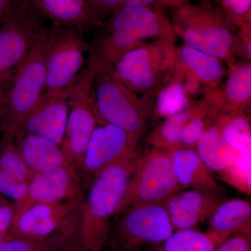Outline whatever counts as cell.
Masks as SVG:
<instances>
[{
    "instance_id": "cell-29",
    "label": "cell",
    "mask_w": 251,
    "mask_h": 251,
    "mask_svg": "<svg viewBox=\"0 0 251 251\" xmlns=\"http://www.w3.org/2000/svg\"><path fill=\"white\" fill-rule=\"evenodd\" d=\"M251 152H237L232 163L219 174L227 184L249 196L251 194Z\"/></svg>"
},
{
    "instance_id": "cell-6",
    "label": "cell",
    "mask_w": 251,
    "mask_h": 251,
    "mask_svg": "<svg viewBox=\"0 0 251 251\" xmlns=\"http://www.w3.org/2000/svg\"><path fill=\"white\" fill-rule=\"evenodd\" d=\"M94 103L100 124H110L141 139L152 113L154 97L132 92L108 72L94 77Z\"/></svg>"
},
{
    "instance_id": "cell-16",
    "label": "cell",
    "mask_w": 251,
    "mask_h": 251,
    "mask_svg": "<svg viewBox=\"0 0 251 251\" xmlns=\"http://www.w3.org/2000/svg\"><path fill=\"white\" fill-rule=\"evenodd\" d=\"M68 115L67 89L55 97H49L43 94L39 103L14 140L26 134L36 135L61 146L65 134Z\"/></svg>"
},
{
    "instance_id": "cell-7",
    "label": "cell",
    "mask_w": 251,
    "mask_h": 251,
    "mask_svg": "<svg viewBox=\"0 0 251 251\" xmlns=\"http://www.w3.org/2000/svg\"><path fill=\"white\" fill-rule=\"evenodd\" d=\"M95 74L86 66L67 87L69 115L61 148L76 171L83 169L87 145L100 124L94 103Z\"/></svg>"
},
{
    "instance_id": "cell-30",
    "label": "cell",
    "mask_w": 251,
    "mask_h": 251,
    "mask_svg": "<svg viewBox=\"0 0 251 251\" xmlns=\"http://www.w3.org/2000/svg\"><path fill=\"white\" fill-rule=\"evenodd\" d=\"M236 29L251 23V0H210Z\"/></svg>"
},
{
    "instance_id": "cell-2",
    "label": "cell",
    "mask_w": 251,
    "mask_h": 251,
    "mask_svg": "<svg viewBox=\"0 0 251 251\" xmlns=\"http://www.w3.org/2000/svg\"><path fill=\"white\" fill-rule=\"evenodd\" d=\"M48 28L0 91V132L15 140L45 90Z\"/></svg>"
},
{
    "instance_id": "cell-12",
    "label": "cell",
    "mask_w": 251,
    "mask_h": 251,
    "mask_svg": "<svg viewBox=\"0 0 251 251\" xmlns=\"http://www.w3.org/2000/svg\"><path fill=\"white\" fill-rule=\"evenodd\" d=\"M140 140L116 126L99 124L87 145L82 171L97 176L139 152Z\"/></svg>"
},
{
    "instance_id": "cell-5",
    "label": "cell",
    "mask_w": 251,
    "mask_h": 251,
    "mask_svg": "<svg viewBox=\"0 0 251 251\" xmlns=\"http://www.w3.org/2000/svg\"><path fill=\"white\" fill-rule=\"evenodd\" d=\"M142 153L140 151L94 176L87 200L80 206V214L95 249L105 241L110 220L116 215Z\"/></svg>"
},
{
    "instance_id": "cell-4",
    "label": "cell",
    "mask_w": 251,
    "mask_h": 251,
    "mask_svg": "<svg viewBox=\"0 0 251 251\" xmlns=\"http://www.w3.org/2000/svg\"><path fill=\"white\" fill-rule=\"evenodd\" d=\"M177 53L175 41L153 39L126 52L108 73L138 95L154 97L173 72Z\"/></svg>"
},
{
    "instance_id": "cell-18",
    "label": "cell",
    "mask_w": 251,
    "mask_h": 251,
    "mask_svg": "<svg viewBox=\"0 0 251 251\" xmlns=\"http://www.w3.org/2000/svg\"><path fill=\"white\" fill-rule=\"evenodd\" d=\"M222 61L185 44L178 47L176 64L185 75L202 85L205 93L222 91L221 82L226 75Z\"/></svg>"
},
{
    "instance_id": "cell-20",
    "label": "cell",
    "mask_w": 251,
    "mask_h": 251,
    "mask_svg": "<svg viewBox=\"0 0 251 251\" xmlns=\"http://www.w3.org/2000/svg\"><path fill=\"white\" fill-rule=\"evenodd\" d=\"M209 120L234 151L251 152V124L249 113L225 102L213 110Z\"/></svg>"
},
{
    "instance_id": "cell-25",
    "label": "cell",
    "mask_w": 251,
    "mask_h": 251,
    "mask_svg": "<svg viewBox=\"0 0 251 251\" xmlns=\"http://www.w3.org/2000/svg\"><path fill=\"white\" fill-rule=\"evenodd\" d=\"M227 67V80L222 89L225 102L250 113L251 62L236 59Z\"/></svg>"
},
{
    "instance_id": "cell-35",
    "label": "cell",
    "mask_w": 251,
    "mask_h": 251,
    "mask_svg": "<svg viewBox=\"0 0 251 251\" xmlns=\"http://www.w3.org/2000/svg\"><path fill=\"white\" fill-rule=\"evenodd\" d=\"M15 207L0 199V235L4 236L14 220Z\"/></svg>"
},
{
    "instance_id": "cell-23",
    "label": "cell",
    "mask_w": 251,
    "mask_h": 251,
    "mask_svg": "<svg viewBox=\"0 0 251 251\" xmlns=\"http://www.w3.org/2000/svg\"><path fill=\"white\" fill-rule=\"evenodd\" d=\"M31 6L41 18L55 25L72 26L87 30L95 27L85 0H30Z\"/></svg>"
},
{
    "instance_id": "cell-37",
    "label": "cell",
    "mask_w": 251,
    "mask_h": 251,
    "mask_svg": "<svg viewBox=\"0 0 251 251\" xmlns=\"http://www.w3.org/2000/svg\"><path fill=\"white\" fill-rule=\"evenodd\" d=\"M0 251H33L29 244L22 240H11L0 245Z\"/></svg>"
},
{
    "instance_id": "cell-15",
    "label": "cell",
    "mask_w": 251,
    "mask_h": 251,
    "mask_svg": "<svg viewBox=\"0 0 251 251\" xmlns=\"http://www.w3.org/2000/svg\"><path fill=\"white\" fill-rule=\"evenodd\" d=\"M223 199L218 193L187 189L175 193L163 203L173 230L195 229L209 219Z\"/></svg>"
},
{
    "instance_id": "cell-39",
    "label": "cell",
    "mask_w": 251,
    "mask_h": 251,
    "mask_svg": "<svg viewBox=\"0 0 251 251\" xmlns=\"http://www.w3.org/2000/svg\"><path fill=\"white\" fill-rule=\"evenodd\" d=\"M165 7H176L181 5L190 3L191 0H163Z\"/></svg>"
},
{
    "instance_id": "cell-14",
    "label": "cell",
    "mask_w": 251,
    "mask_h": 251,
    "mask_svg": "<svg viewBox=\"0 0 251 251\" xmlns=\"http://www.w3.org/2000/svg\"><path fill=\"white\" fill-rule=\"evenodd\" d=\"M224 103L222 91L206 92L202 98L193 100L187 110L165 119L151 130L147 139L150 148L166 151L181 148V135L188 124L198 115H209Z\"/></svg>"
},
{
    "instance_id": "cell-32",
    "label": "cell",
    "mask_w": 251,
    "mask_h": 251,
    "mask_svg": "<svg viewBox=\"0 0 251 251\" xmlns=\"http://www.w3.org/2000/svg\"><path fill=\"white\" fill-rule=\"evenodd\" d=\"M27 188V183L19 181L14 176L0 171V194L17 202L25 196Z\"/></svg>"
},
{
    "instance_id": "cell-41",
    "label": "cell",
    "mask_w": 251,
    "mask_h": 251,
    "mask_svg": "<svg viewBox=\"0 0 251 251\" xmlns=\"http://www.w3.org/2000/svg\"><path fill=\"white\" fill-rule=\"evenodd\" d=\"M1 86H0V91H1Z\"/></svg>"
},
{
    "instance_id": "cell-8",
    "label": "cell",
    "mask_w": 251,
    "mask_h": 251,
    "mask_svg": "<svg viewBox=\"0 0 251 251\" xmlns=\"http://www.w3.org/2000/svg\"><path fill=\"white\" fill-rule=\"evenodd\" d=\"M180 191L170 151L150 148L142 153L115 216L132 206L164 203Z\"/></svg>"
},
{
    "instance_id": "cell-34",
    "label": "cell",
    "mask_w": 251,
    "mask_h": 251,
    "mask_svg": "<svg viewBox=\"0 0 251 251\" xmlns=\"http://www.w3.org/2000/svg\"><path fill=\"white\" fill-rule=\"evenodd\" d=\"M215 251H251V236H232L218 246Z\"/></svg>"
},
{
    "instance_id": "cell-22",
    "label": "cell",
    "mask_w": 251,
    "mask_h": 251,
    "mask_svg": "<svg viewBox=\"0 0 251 251\" xmlns=\"http://www.w3.org/2000/svg\"><path fill=\"white\" fill-rule=\"evenodd\" d=\"M14 141L33 175L70 164L60 145L47 138L26 134Z\"/></svg>"
},
{
    "instance_id": "cell-24",
    "label": "cell",
    "mask_w": 251,
    "mask_h": 251,
    "mask_svg": "<svg viewBox=\"0 0 251 251\" xmlns=\"http://www.w3.org/2000/svg\"><path fill=\"white\" fill-rule=\"evenodd\" d=\"M193 100L186 93L182 77L175 66L170 76L155 94L152 112L166 119L187 110Z\"/></svg>"
},
{
    "instance_id": "cell-28",
    "label": "cell",
    "mask_w": 251,
    "mask_h": 251,
    "mask_svg": "<svg viewBox=\"0 0 251 251\" xmlns=\"http://www.w3.org/2000/svg\"><path fill=\"white\" fill-rule=\"evenodd\" d=\"M0 171L27 184L34 176L14 140L2 136L0 140Z\"/></svg>"
},
{
    "instance_id": "cell-17",
    "label": "cell",
    "mask_w": 251,
    "mask_h": 251,
    "mask_svg": "<svg viewBox=\"0 0 251 251\" xmlns=\"http://www.w3.org/2000/svg\"><path fill=\"white\" fill-rule=\"evenodd\" d=\"M82 195L74 199L53 203L31 205L15 213L12 224L22 233L47 235L57 227L59 221L72 214L82 205Z\"/></svg>"
},
{
    "instance_id": "cell-27",
    "label": "cell",
    "mask_w": 251,
    "mask_h": 251,
    "mask_svg": "<svg viewBox=\"0 0 251 251\" xmlns=\"http://www.w3.org/2000/svg\"><path fill=\"white\" fill-rule=\"evenodd\" d=\"M221 242L209 232L196 229L173 232L160 245L145 251H215Z\"/></svg>"
},
{
    "instance_id": "cell-38",
    "label": "cell",
    "mask_w": 251,
    "mask_h": 251,
    "mask_svg": "<svg viewBox=\"0 0 251 251\" xmlns=\"http://www.w3.org/2000/svg\"><path fill=\"white\" fill-rule=\"evenodd\" d=\"M20 0H0V25L11 14Z\"/></svg>"
},
{
    "instance_id": "cell-19",
    "label": "cell",
    "mask_w": 251,
    "mask_h": 251,
    "mask_svg": "<svg viewBox=\"0 0 251 251\" xmlns=\"http://www.w3.org/2000/svg\"><path fill=\"white\" fill-rule=\"evenodd\" d=\"M170 155L175 176L181 189L218 193L219 187L212 171L204 164L195 149H174L170 151Z\"/></svg>"
},
{
    "instance_id": "cell-10",
    "label": "cell",
    "mask_w": 251,
    "mask_h": 251,
    "mask_svg": "<svg viewBox=\"0 0 251 251\" xmlns=\"http://www.w3.org/2000/svg\"><path fill=\"white\" fill-rule=\"evenodd\" d=\"M117 216L115 242L121 251H147L174 232L163 203L132 206Z\"/></svg>"
},
{
    "instance_id": "cell-21",
    "label": "cell",
    "mask_w": 251,
    "mask_h": 251,
    "mask_svg": "<svg viewBox=\"0 0 251 251\" xmlns=\"http://www.w3.org/2000/svg\"><path fill=\"white\" fill-rule=\"evenodd\" d=\"M208 220L207 232L221 242L237 234L251 236V204L244 200L222 201Z\"/></svg>"
},
{
    "instance_id": "cell-3",
    "label": "cell",
    "mask_w": 251,
    "mask_h": 251,
    "mask_svg": "<svg viewBox=\"0 0 251 251\" xmlns=\"http://www.w3.org/2000/svg\"><path fill=\"white\" fill-rule=\"evenodd\" d=\"M172 9V27L185 45L218 57L227 64L235 60L237 29L210 0H201L197 4L187 3Z\"/></svg>"
},
{
    "instance_id": "cell-1",
    "label": "cell",
    "mask_w": 251,
    "mask_h": 251,
    "mask_svg": "<svg viewBox=\"0 0 251 251\" xmlns=\"http://www.w3.org/2000/svg\"><path fill=\"white\" fill-rule=\"evenodd\" d=\"M101 32L90 44L87 67L95 74L110 72L126 52L149 40L176 39L163 11L124 6L101 25Z\"/></svg>"
},
{
    "instance_id": "cell-40",
    "label": "cell",
    "mask_w": 251,
    "mask_h": 251,
    "mask_svg": "<svg viewBox=\"0 0 251 251\" xmlns=\"http://www.w3.org/2000/svg\"><path fill=\"white\" fill-rule=\"evenodd\" d=\"M4 242L5 239L4 236L0 235V245H1Z\"/></svg>"
},
{
    "instance_id": "cell-11",
    "label": "cell",
    "mask_w": 251,
    "mask_h": 251,
    "mask_svg": "<svg viewBox=\"0 0 251 251\" xmlns=\"http://www.w3.org/2000/svg\"><path fill=\"white\" fill-rule=\"evenodd\" d=\"M46 29L30 0H20L0 25V86L11 76Z\"/></svg>"
},
{
    "instance_id": "cell-26",
    "label": "cell",
    "mask_w": 251,
    "mask_h": 251,
    "mask_svg": "<svg viewBox=\"0 0 251 251\" xmlns=\"http://www.w3.org/2000/svg\"><path fill=\"white\" fill-rule=\"evenodd\" d=\"M195 150L204 164L218 174L232 163L237 153L226 143L219 130L211 125L198 140Z\"/></svg>"
},
{
    "instance_id": "cell-31",
    "label": "cell",
    "mask_w": 251,
    "mask_h": 251,
    "mask_svg": "<svg viewBox=\"0 0 251 251\" xmlns=\"http://www.w3.org/2000/svg\"><path fill=\"white\" fill-rule=\"evenodd\" d=\"M125 0H85L95 27H100L114 13L125 6Z\"/></svg>"
},
{
    "instance_id": "cell-9",
    "label": "cell",
    "mask_w": 251,
    "mask_h": 251,
    "mask_svg": "<svg viewBox=\"0 0 251 251\" xmlns=\"http://www.w3.org/2000/svg\"><path fill=\"white\" fill-rule=\"evenodd\" d=\"M85 31L55 25L48 29L46 95H59L83 69L85 54H88L90 49Z\"/></svg>"
},
{
    "instance_id": "cell-13",
    "label": "cell",
    "mask_w": 251,
    "mask_h": 251,
    "mask_svg": "<svg viewBox=\"0 0 251 251\" xmlns=\"http://www.w3.org/2000/svg\"><path fill=\"white\" fill-rule=\"evenodd\" d=\"M81 191L77 171L68 164L34 175L25 196L15 204V210L18 213L34 204L74 199L82 195Z\"/></svg>"
},
{
    "instance_id": "cell-33",
    "label": "cell",
    "mask_w": 251,
    "mask_h": 251,
    "mask_svg": "<svg viewBox=\"0 0 251 251\" xmlns=\"http://www.w3.org/2000/svg\"><path fill=\"white\" fill-rule=\"evenodd\" d=\"M234 56L251 62V23L237 29L234 43Z\"/></svg>"
},
{
    "instance_id": "cell-36",
    "label": "cell",
    "mask_w": 251,
    "mask_h": 251,
    "mask_svg": "<svg viewBox=\"0 0 251 251\" xmlns=\"http://www.w3.org/2000/svg\"><path fill=\"white\" fill-rule=\"evenodd\" d=\"M125 5L133 7L150 8L161 11L166 9L163 0H125Z\"/></svg>"
}]
</instances>
